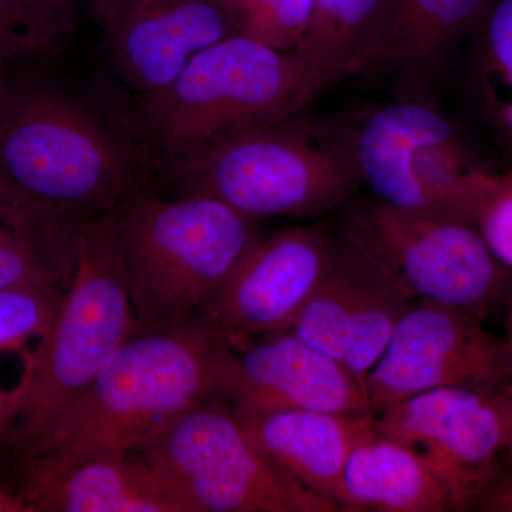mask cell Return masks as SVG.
Segmentation results:
<instances>
[{"mask_svg": "<svg viewBox=\"0 0 512 512\" xmlns=\"http://www.w3.org/2000/svg\"><path fill=\"white\" fill-rule=\"evenodd\" d=\"M468 107L512 168V0H493L461 57Z\"/></svg>", "mask_w": 512, "mask_h": 512, "instance_id": "21", "label": "cell"}, {"mask_svg": "<svg viewBox=\"0 0 512 512\" xmlns=\"http://www.w3.org/2000/svg\"><path fill=\"white\" fill-rule=\"evenodd\" d=\"M507 325H505V336L504 340L507 343L508 349L512 353V295L510 301L507 303Z\"/></svg>", "mask_w": 512, "mask_h": 512, "instance_id": "32", "label": "cell"}, {"mask_svg": "<svg viewBox=\"0 0 512 512\" xmlns=\"http://www.w3.org/2000/svg\"><path fill=\"white\" fill-rule=\"evenodd\" d=\"M458 220L476 229L495 258L512 272V168L481 171L458 202Z\"/></svg>", "mask_w": 512, "mask_h": 512, "instance_id": "25", "label": "cell"}, {"mask_svg": "<svg viewBox=\"0 0 512 512\" xmlns=\"http://www.w3.org/2000/svg\"><path fill=\"white\" fill-rule=\"evenodd\" d=\"M392 0H312L299 53L330 82L380 73Z\"/></svg>", "mask_w": 512, "mask_h": 512, "instance_id": "22", "label": "cell"}, {"mask_svg": "<svg viewBox=\"0 0 512 512\" xmlns=\"http://www.w3.org/2000/svg\"><path fill=\"white\" fill-rule=\"evenodd\" d=\"M326 222L259 234L200 315L231 348L282 332L318 284L330 237Z\"/></svg>", "mask_w": 512, "mask_h": 512, "instance_id": "13", "label": "cell"}, {"mask_svg": "<svg viewBox=\"0 0 512 512\" xmlns=\"http://www.w3.org/2000/svg\"><path fill=\"white\" fill-rule=\"evenodd\" d=\"M373 427L429 468L456 511L474 510L505 456L503 421L493 399L473 390L416 394L376 413Z\"/></svg>", "mask_w": 512, "mask_h": 512, "instance_id": "12", "label": "cell"}, {"mask_svg": "<svg viewBox=\"0 0 512 512\" xmlns=\"http://www.w3.org/2000/svg\"><path fill=\"white\" fill-rule=\"evenodd\" d=\"M18 494L29 512H192L190 504L137 451L25 478Z\"/></svg>", "mask_w": 512, "mask_h": 512, "instance_id": "18", "label": "cell"}, {"mask_svg": "<svg viewBox=\"0 0 512 512\" xmlns=\"http://www.w3.org/2000/svg\"><path fill=\"white\" fill-rule=\"evenodd\" d=\"M212 396L235 414H373L366 387L345 366L288 330L237 348L225 345Z\"/></svg>", "mask_w": 512, "mask_h": 512, "instance_id": "14", "label": "cell"}, {"mask_svg": "<svg viewBox=\"0 0 512 512\" xmlns=\"http://www.w3.org/2000/svg\"><path fill=\"white\" fill-rule=\"evenodd\" d=\"M493 0H392L380 73L396 99L440 106V90Z\"/></svg>", "mask_w": 512, "mask_h": 512, "instance_id": "16", "label": "cell"}, {"mask_svg": "<svg viewBox=\"0 0 512 512\" xmlns=\"http://www.w3.org/2000/svg\"><path fill=\"white\" fill-rule=\"evenodd\" d=\"M217 200L138 191L117 210L136 332L177 325L234 271L261 232Z\"/></svg>", "mask_w": 512, "mask_h": 512, "instance_id": "5", "label": "cell"}, {"mask_svg": "<svg viewBox=\"0 0 512 512\" xmlns=\"http://www.w3.org/2000/svg\"><path fill=\"white\" fill-rule=\"evenodd\" d=\"M224 346L200 313L167 328L134 332L20 464L23 480L136 450L212 396Z\"/></svg>", "mask_w": 512, "mask_h": 512, "instance_id": "2", "label": "cell"}, {"mask_svg": "<svg viewBox=\"0 0 512 512\" xmlns=\"http://www.w3.org/2000/svg\"><path fill=\"white\" fill-rule=\"evenodd\" d=\"M100 23L111 77L140 96L173 83L202 50L239 35L224 0H110Z\"/></svg>", "mask_w": 512, "mask_h": 512, "instance_id": "15", "label": "cell"}, {"mask_svg": "<svg viewBox=\"0 0 512 512\" xmlns=\"http://www.w3.org/2000/svg\"><path fill=\"white\" fill-rule=\"evenodd\" d=\"M12 82H10L8 73H6V63L0 62V117L8 104L10 90H12Z\"/></svg>", "mask_w": 512, "mask_h": 512, "instance_id": "30", "label": "cell"}, {"mask_svg": "<svg viewBox=\"0 0 512 512\" xmlns=\"http://www.w3.org/2000/svg\"><path fill=\"white\" fill-rule=\"evenodd\" d=\"M192 512H339L266 456L237 414L210 396L138 444Z\"/></svg>", "mask_w": 512, "mask_h": 512, "instance_id": "8", "label": "cell"}, {"mask_svg": "<svg viewBox=\"0 0 512 512\" xmlns=\"http://www.w3.org/2000/svg\"><path fill=\"white\" fill-rule=\"evenodd\" d=\"M76 29L72 0H0V62L52 55Z\"/></svg>", "mask_w": 512, "mask_h": 512, "instance_id": "24", "label": "cell"}, {"mask_svg": "<svg viewBox=\"0 0 512 512\" xmlns=\"http://www.w3.org/2000/svg\"><path fill=\"white\" fill-rule=\"evenodd\" d=\"M66 285L16 286L0 291V360L10 355H39L40 348L29 349V345L45 340ZM18 407V400L0 384V444Z\"/></svg>", "mask_w": 512, "mask_h": 512, "instance_id": "23", "label": "cell"}, {"mask_svg": "<svg viewBox=\"0 0 512 512\" xmlns=\"http://www.w3.org/2000/svg\"><path fill=\"white\" fill-rule=\"evenodd\" d=\"M76 228L0 178V291L66 285L72 274Z\"/></svg>", "mask_w": 512, "mask_h": 512, "instance_id": "20", "label": "cell"}, {"mask_svg": "<svg viewBox=\"0 0 512 512\" xmlns=\"http://www.w3.org/2000/svg\"><path fill=\"white\" fill-rule=\"evenodd\" d=\"M0 512H29L25 500L0 485Z\"/></svg>", "mask_w": 512, "mask_h": 512, "instance_id": "29", "label": "cell"}, {"mask_svg": "<svg viewBox=\"0 0 512 512\" xmlns=\"http://www.w3.org/2000/svg\"><path fill=\"white\" fill-rule=\"evenodd\" d=\"M229 2H231V0H224V3H225V5L228 6V8H229Z\"/></svg>", "mask_w": 512, "mask_h": 512, "instance_id": "33", "label": "cell"}, {"mask_svg": "<svg viewBox=\"0 0 512 512\" xmlns=\"http://www.w3.org/2000/svg\"><path fill=\"white\" fill-rule=\"evenodd\" d=\"M343 488L345 512L456 511L446 488L429 468L373 426L350 453Z\"/></svg>", "mask_w": 512, "mask_h": 512, "instance_id": "19", "label": "cell"}, {"mask_svg": "<svg viewBox=\"0 0 512 512\" xmlns=\"http://www.w3.org/2000/svg\"><path fill=\"white\" fill-rule=\"evenodd\" d=\"M299 52L235 35L133 107L154 171L207 156L303 113L328 84Z\"/></svg>", "mask_w": 512, "mask_h": 512, "instance_id": "3", "label": "cell"}, {"mask_svg": "<svg viewBox=\"0 0 512 512\" xmlns=\"http://www.w3.org/2000/svg\"><path fill=\"white\" fill-rule=\"evenodd\" d=\"M237 416L256 446L288 476L345 512L346 464L375 414L284 410Z\"/></svg>", "mask_w": 512, "mask_h": 512, "instance_id": "17", "label": "cell"}, {"mask_svg": "<svg viewBox=\"0 0 512 512\" xmlns=\"http://www.w3.org/2000/svg\"><path fill=\"white\" fill-rule=\"evenodd\" d=\"M316 121L360 187L397 210L454 217L468 184L488 170L436 104L396 99Z\"/></svg>", "mask_w": 512, "mask_h": 512, "instance_id": "6", "label": "cell"}, {"mask_svg": "<svg viewBox=\"0 0 512 512\" xmlns=\"http://www.w3.org/2000/svg\"><path fill=\"white\" fill-rule=\"evenodd\" d=\"M413 299L342 229L330 232L318 284L288 332L338 360L367 389V376Z\"/></svg>", "mask_w": 512, "mask_h": 512, "instance_id": "11", "label": "cell"}, {"mask_svg": "<svg viewBox=\"0 0 512 512\" xmlns=\"http://www.w3.org/2000/svg\"><path fill=\"white\" fill-rule=\"evenodd\" d=\"M491 399L503 421L505 457L512 461V377Z\"/></svg>", "mask_w": 512, "mask_h": 512, "instance_id": "28", "label": "cell"}, {"mask_svg": "<svg viewBox=\"0 0 512 512\" xmlns=\"http://www.w3.org/2000/svg\"><path fill=\"white\" fill-rule=\"evenodd\" d=\"M133 109L64 83H13L0 117V178L70 224L119 210L153 173Z\"/></svg>", "mask_w": 512, "mask_h": 512, "instance_id": "1", "label": "cell"}, {"mask_svg": "<svg viewBox=\"0 0 512 512\" xmlns=\"http://www.w3.org/2000/svg\"><path fill=\"white\" fill-rule=\"evenodd\" d=\"M134 332L116 210L77 224L72 274L0 447L22 464Z\"/></svg>", "mask_w": 512, "mask_h": 512, "instance_id": "4", "label": "cell"}, {"mask_svg": "<svg viewBox=\"0 0 512 512\" xmlns=\"http://www.w3.org/2000/svg\"><path fill=\"white\" fill-rule=\"evenodd\" d=\"M229 10L241 35L299 52L311 20L312 0H231Z\"/></svg>", "mask_w": 512, "mask_h": 512, "instance_id": "26", "label": "cell"}, {"mask_svg": "<svg viewBox=\"0 0 512 512\" xmlns=\"http://www.w3.org/2000/svg\"><path fill=\"white\" fill-rule=\"evenodd\" d=\"M512 377V353L473 313L412 303L367 376L373 414L416 394L467 389L493 396Z\"/></svg>", "mask_w": 512, "mask_h": 512, "instance_id": "10", "label": "cell"}, {"mask_svg": "<svg viewBox=\"0 0 512 512\" xmlns=\"http://www.w3.org/2000/svg\"><path fill=\"white\" fill-rule=\"evenodd\" d=\"M84 2L92 10L94 18L101 22V19L106 15L107 8H109L110 0H84Z\"/></svg>", "mask_w": 512, "mask_h": 512, "instance_id": "31", "label": "cell"}, {"mask_svg": "<svg viewBox=\"0 0 512 512\" xmlns=\"http://www.w3.org/2000/svg\"><path fill=\"white\" fill-rule=\"evenodd\" d=\"M164 175L180 195L212 198L251 218L319 217L345 207L360 188L316 117L303 113Z\"/></svg>", "mask_w": 512, "mask_h": 512, "instance_id": "7", "label": "cell"}, {"mask_svg": "<svg viewBox=\"0 0 512 512\" xmlns=\"http://www.w3.org/2000/svg\"><path fill=\"white\" fill-rule=\"evenodd\" d=\"M474 511L512 512V461L504 456L500 470L478 498Z\"/></svg>", "mask_w": 512, "mask_h": 512, "instance_id": "27", "label": "cell"}, {"mask_svg": "<svg viewBox=\"0 0 512 512\" xmlns=\"http://www.w3.org/2000/svg\"><path fill=\"white\" fill-rule=\"evenodd\" d=\"M339 212V229L413 301L443 303L481 320L510 301L512 272L467 222L397 210L375 198L355 197Z\"/></svg>", "mask_w": 512, "mask_h": 512, "instance_id": "9", "label": "cell"}]
</instances>
